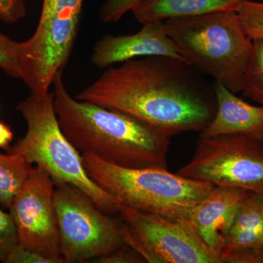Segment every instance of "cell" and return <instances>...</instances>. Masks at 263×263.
<instances>
[{"mask_svg": "<svg viewBox=\"0 0 263 263\" xmlns=\"http://www.w3.org/2000/svg\"><path fill=\"white\" fill-rule=\"evenodd\" d=\"M15 109L27 123L23 138L8 153L24 156L31 164L42 167L56 186L70 183L89 195L103 212L119 214L120 200L90 179L83 165L81 155L62 131L53 103V92L32 94Z\"/></svg>", "mask_w": 263, "mask_h": 263, "instance_id": "cell-4", "label": "cell"}, {"mask_svg": "<svg viewBox=\"0 0 263 263\" xmlns=\"http://www.w3.org/2000/svg\"><path fill=\"white\" fill-rule=\"evenodd\" d=\"M56 186L53 203L65 262L105 257L125 243L122 221L103 212L89 195L73 185Z\"/></svg>", "mask_w": 263, "mask_h": 263, "instance_id": "cell-6", "label": "cell"}, {"mask_svg": "<svg viewBox=\"0 0 263 263\" xmlns=\"http://www.w3.org/2000/svg\"><path fill=\"white\" fill-rule=\"evenodd\" d=\"M17 245L18 238L11 216L0 209V261L3 262L10 249Z\"/></svg>", "mask_w": 263, "mask_h": 263, "instance_id": "cell-21", "label": "cell"}, {"mask_svg": "<svg viewBox=\"0 0 263 263\" xmlns=\"http://www.w3.org/2000/svg\"><path fill=\"white\" fill-rule=\"evenodd\" d=\"M217 110L199 136L243 135L263 139V106H254L219 82L214 83Z\"/></svg>", "mask_w": 263, "mask_h": 263, "instance_id": "cell-12", "label": "cell"}, {"mask_svg": "<svg viewBox=\"0 0 263 263\" xmlns=\"http://www.w3.org/2000/svg\"><path fill=\"white\" fill-rule=\"evenodd\" d=\"M55 186L50 175L35 165L8 209L18 245L63 263L53 203Z\"/></svg>", "mask_w": 263, "mask_h": 263, "instance_id": "cell-9", "label": "cell"}, {"mask_svg": "<svg viewBox=\"0 0 263 263\" xmlns=\"http://www.w3.org/2000/svg\"><path fill=\"white\" fill-rule=\"evenodd\" d=\"M22 42H17L0 32V70L7 75L20 79L19 60Z\"/></svg>", "mask_w": 263, "mask_h": 263, "instance_id": "cell-19", "label": "cell"}, {"mask_svg": "<svg viewBox=\"0 0 263 263\" xmlns=\"http://www.w3.org/2000/svg\"><path fill=\"white\" fill-rule=\"evenodd\" d=\"M81 158L90 179L124 205L171 220L190 219L194 208L215 186L167 169L127 168L92 156Z\"/></svg>", "mask_w": 263, "mask_h": 263, "instance_id": "cell-5", "label": "cell"}, {"mask_svg": "<svg viewBox=\"0 0 263 263\" xmlns=\"http://www.w3.org/2000/svg\"><path fill=\"white\" fill-rule=\"evenodd\" d=\"M64 70L53 80V103L66 138L81 155L127 168L167 169L171 137L119 110L71 96Z\"/></svg>", "mask_w": 263, "mask_h": 263, "instance_id": "cell-2", "label": "cell"}, {"mask_svg": "<svg viewBox=\"0 0 263 263\" xmlns=\"http://www.w3.org/2000/svg\"><path fill=\"white\" fill-rule=\"evenodd\" d=\"M125 245L148 262L230 263L205 243L190 219L171 220L118 204Z\"/></svg>", "mask_w": 263, "mask_h": 263, "instance_id": "cell-7", "label": "cell"}, {"mask_svg": "<svg viewBox=\"0 0 263 263\" xmlns=\"http://www.w3.org/2000/svg\"><path fill=\"white\" fill-rule=\"evenodd\" d=\"M33 164L19 154L0 153V205L8 209L28 179Z\"/></svg>", "mask_w": 263, "mask_h": 263, "instance_id": "cell-16", "label": "cell"}, {"mask_svg": "<svg viewBox=\"0 0 263 263\" xmlns=\"http://www.w3.org/2000/svg\"><path fill=\"white\" fill-rule=\"evenodd\" d=\"M144 0H105L99 10L104 23H116Z\"/></svg>", "mask_w": 263, "mask_h": 263, "instance_id": "cell-20", "label": "cell"}, {"mask_svg": "<svg viewBox=\"0 0 263 263\" xmlns=\"http://www.w3.org/2000/svg\"><path fill=\"white\" fill-rule=\"evenodd\" d=\"M263 249V195L249 192L242 200L227 235L222 254Z\"/></svg>", "mask_w": 263, "mask_h": 263, "instance_id": "cell-15", "label": "cell"}, {"mask_svg": "<svg viewBox=\"0 0 263 263\" xmlns=\"http://www.w3.org/2000/svg\"><path fill=\"white\" fill-rule=\"evenodd\" d=\"M27 9L25 0H0V21L15 24L25 18Z\"/></svg>", "mask_w": 263, "mask_h": 263, "instance_id": "cell-23", "label": "cell"}, {"mask_svg": "<svg viewBox=\"0 0 263 263\" xmlns=\"http://www.w3.org/2000/svg\"><path fill=\"white\" fill-rule=\"evenodd\" d=\"M84 0H43L37 28V43L62 48L75 44Z\"/></svg>", "mask_w": 263, "mask_h": 263, "instance_id": "cell-13", "label": "cell"}, {"mask_svg": "<svg viewBox=\"0 0 263 263\" xmlns=\"http://www.w3.org/2000/svg\"><path fill=\"white\" fill-rule=\"evenodd\" d=\"M237 12L249 37L263 40V1L243 0Z\"/></svg>", "mask_w": 263, "mask_h": 263, "instance_id": "cell-18", "label": "cell"}, {"mask_svg": "<svg viewBox=\"0 0 263 263\" xmlns=\"http://www.w3.org/2000/svg\"><path fill=\"white\" fill-rule=\"evenodd\" d=\"M178 174L263 195V139L243 135L199 136L193 157Z\"/></svg>", "mask_w": 263, "mask_h": 263, "instance_id": "cell-8", "label": "cell"}, {"mask_svg": "<svg viewBox=\"0 0 263 263\" xmlns=\"http://www.w3.org/2000/svg\"><path fill=\"white\" fill-rule=\"evenodd\" d=\"M13 139V133L11 127L6 123L0 120V148L8 152Z\"/></svg>", "mask_w": 263, "mask_h": 263, "instance_id": "cell-25", "label": "cell"}, {"mask_svg": "<svg viewBox=\"0 0 263 263\" xmlns=\"http://www.w3.org/2000/svg\"><path fill=\"white\" fill-rule=\"evenodd\" d=\"M76 98L127 114L171 138L200 133L217 110L214 84L188 62L169 57L108 67Z\"/></svg>", "mask_w": 263, "mask_h": 263, "instance_id": "cell-1", "label": "cell"}, {"mask_svg": "<svg viewBox=\"0 0 263 263\" xmlns=\"http://www.w3.org/2000/svg\"><path fill=\"white\" fill-rule=\"evenodd\" d=\"M95 262L103 263H139L146 262V259L133 249L126 247L125 243L117 251L105 257L97 259Z\"/></svg>", "mask_w": 263, "mask_h": 263, "instance_id": "cell-24", "label": "cell"}, {"mask_svg": "<svg viewBox=\"0 0 263 263\" xmlns=\"http://www.w3.org/2000/svg\"><path fill=\"white\" fill-rule=\"evenodd\" d=\"M243 95L263 106V40H254L245 76Z\"/></svg>", "mask_w": 263, "mask_h": 263, "instance_id": "cell-17", "label": "cell"}, {"mask_svg": "<svg viewBox=\"0 0 263 263\" xmlns=\"http://www.w3.org/2000/svg\"><path fill=\"white\" fill-rule=\"evenodd\" d=\"M6 263H60L56 259L51 258L32 252L21 247L20 245H15L13 248L10 249L9 252L3 261Z\"/></svg>", "mask_w": 263, "mask_h": 263, "instance_id": "cell-22", "label": "cell"}, {"mask_svg": "<svg viewBox=\"0 0 263 263\" xmlns=\"http://www.w3.org/2000/svg\"><path fill=\"white\" fill-rule=\"evenodd\" d=\"M243 0H144L132 10L137 22H164L224 10L237 11Z\"/></svg>", "mask_w": 263, "mask_h": 263, "instance_id": "cell-14", "label": "cell"}, {"mask_svg": "<svg viewBox=\"0 0 263 263\" xmlns=\"http://www.w3.org/2000/svg\"><path fill=\"white\" fill-rule=\"evenodd\" d=\"M138 32L127 35L108 34L95 43L91 61L99 68H108L140 57L181 59L179 50L166 32L164 22L142 24Z\"/></svg>", "mask_w": 263, "mask_h": 263, "instance_id": "cell-10", "label": "cell"}, {"mask_svg": "<svg viewBox=\"0 0 263 263\" xmlns=\"http://www.w3.org/2000/svg\"><path fill=\"white\" fill-rule=\"evenodd\" d=\"M261 1H263V0H261Z\"/></svg>", "mask_w": 263, "mask_h": 263, "instance_id": "cell-26", "label": "cell"}, {"mask_svg": "<svg viewBox=\"0 0 263 263\" xmlns=\"http://www.w3.org/2000/svg\"><path fill=\"white\" fill-rule=\"evenodd\" d=\"M248 190L215 186L194 208L190 219L202 240L216 253L222 254L227 235Z\"/></svg>", "mask_w": 263, "mask_h": 263, "instance_id": "cell-11", "label": "cell"}, {"mask_svg": "<svg viewBox=\"0 0 263 263\" xmlns=\"http://www.w3.org/2000/svg\"><path fill=\"white\" fill-rule=\"evenodd\" d=\"M164 23L184 61L235 94L242 91L253 41L238 12H214Z\"/></svg>", "mask_w": 263, "mask_h": 263, "instance_id": "cell-3", "label": "cell"}]
</instances>
